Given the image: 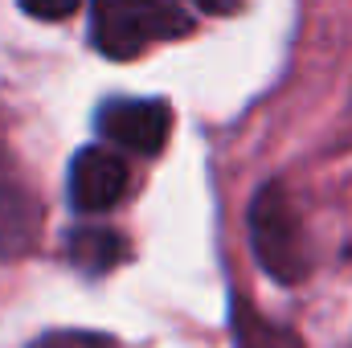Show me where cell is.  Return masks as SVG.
Returning a JSON list of instances; mask_svg holds the SVG:
<instances>
[{"label": "cell", "instance_id": "obj_1", "mask_svg": "<svg viewBox=\"0 0 352 348\" xmlns=\"http://www.w3.org/2000/svg\"><path fill=\"white\" fill-rule=\"evenodd\" d=\"M246 226H250V250L274 283L291 287V283L307 279L311 250H307V234H303V221H299V209H295L287 184L270 180L254 193Z\"/></svg>", "mask_w": 352, "mask_h": 348}, {"label": "cell", "instance_id": "obj_2", "mask_svg": "<svg viewBox=\"0 0 352 348\" xmlns=\"http://www.w3.org/2000/svg\"><path fill=\"white\" fill-rule=\"evenodd\" d=\"M192 29V21L173 0H94L90 4V37L98 54L127 62L156 41H173Z\"/></svg>", "mask_w": 352, "mask_h": 348}, {"label": "cell", "instance_id": "obj_3", "mask_svg": "<svg viewBox=\"0 0 352 348\" xmlns=\"http://www.w3.org/2000/svg\"><path fill=\"white\" fill-rule=\"evenodd\" d=\"M94 127L135 156H156L173 135V107L164 98H111L98 107Z\"/></svg>", "mask_w": 352, "mask_h": 348}, {"label": "cell", "instance_id": "obj_4", "mask_svg": "<svg viewBox=\"0 0 352 348\" xmlns=\"http://www.w3.org/2000/svg\"><path fill=\"white\" fill-rule=\"evenodd\" d=\"M127 180H131V173H127V160L119 152L90 144L70 164V205L78 213H102V209L123 201Z\"/></svg>", "mask_w": 352, "mask_h": 348}, {"label": "cell", "instance_id": "obj_5", "mask_svg": "<svg viewBox=\"0 0 352 348\" xmlns=\"http://www.w3.org/2000/svg\"><path fill=\"white\" fill-rule=\"evenodd\" d=\"M66 246H70V262L78 270H87V274H102V270H111V266H119V262L127 259V238L115 234V230H107V226H82V230H74Z\"/></svg>", "mask_w": 352, "mask_h": 348}, {"label": "cell", "instance_id": "obj_6", "mask_svg": "<svg viewBox=\"0 0 352 348\" xmlns=\"http://www.w3.org/2000/svg\"><path fill=\"white\" fill-rule=\"evenodd\" d=\"M234 336H238V348H303V340L291 328L270 324L242 299L234 303Z\"/></svg>", "mask_w": 352, "mask_h": 348}, {"label": "cell", "instance_id": "obj_7", "mask_svg": "<svg viewBox=\"0 0 352 348\" xmlns=\"http://www.w3.org/2000/svg\"><path fill=\"white\" fill-rule=\"evenodd\" d=\"M29 348H115L111 336L102 332H78V328H66V332H45L37 345Z\"/></svg>", "mask_w": 352, "mask_h": 348}, {"label": "cell", "instance_id": "obj_8", "mask_svg": "<svg viewBox=\"0 0 352 348\" xmlns=\"http://www.w3.org/2000/svg\"><path fill=\"white\" fill-rule=\"evenodd\" d=\"M82 0H21V8L29 17H41V21H66Z\"/></svg>", "mask_w": 352, "mask_h": 348}, {"label": "cell", "instance_id": "obj_9", "mask_svg": "<svg viewBox=\"0 0 352 348\" xmlns=\"http://www.w3.org/2000/svg\"><path fill=\"white\" fill-rule=\"evenodd\" d=\"M242 0H197V8L201 12H209V17H226V12H234Z\"/></svg>", "mask_w": 352, "mask_h": 348}]
</instances>
